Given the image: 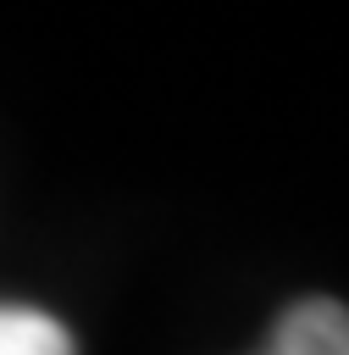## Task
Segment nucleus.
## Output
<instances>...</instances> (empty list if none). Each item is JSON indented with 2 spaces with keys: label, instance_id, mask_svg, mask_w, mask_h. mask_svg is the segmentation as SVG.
<instances>
[{
  "label": "nucleus",
  "instance_id": "f257e3e1",
  "mask_svg": "<svg viewBox=\"0 0 349 355\" xmlns=\"http://www.w3.org/2000/svg\"><path fill=\"white\" fill-rule=\"evenodd\" d=\"M260 355H349V305H338V300L288 305Z\"/></svg>",
  "mask_w": 349,
  "mask_h": 355
},
{
  "label": "nucleus",
  "instance_id": "f03ea898",
  "mask_svg": "<svg viewBox=\"0 0 349 355\" xmlns=\"http://www.w3.org/2000/svg\"><path fill=\"white\" fill-rule=\"evenodd\" d=\"M0 355H72V333L33 305H0Z\"/></svg>",
  "mask_w": 349,
  "mask_h": 355
}]
</instances>
